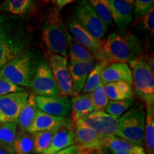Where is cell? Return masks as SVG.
<instances>
[{
  "instance_id": "cell-20",
  "label": "cell",
  "mask_w": 154,
  "mask_h": 154,
  "mask_svg": "<svg viewBox=\"0 0 154 154\" xmlns=\"http://www.w3.org/2000/svg\"><path fill=\"white\" fill-rule=\"evenodd\" d=\"M96 110L93 104L90 94H79L72 100V119L74 123L91 114Z\"/></svg>"
},
{
  "instance_id": "cell-28",
  "label": "cell",
  "mask_w": 154,
  "mask_h": 154,
  "mask_svg": "<svg viewBox=\"0 0 154 154\" xmlns=\"http://www.w3.org/2000/svg\"><path fill=\"white\" fill-rule=\"evenodd\" d=\"M110 63L107 61H99L94 65V67L88 74L87 79L84 85L83 92L84 94H89L93 91L96 86L101 83V74L102 71Z\"/></svg>"
},
{
  "instance_id": "cell-24",
  "label": "cell",
  "mask_w": 154,
  "mask_h": 154,
  "mask_svg": "<svg viewBox=\"0 0 154 154\" xmlns=\"http://www.w3.org/2000/svg\"><path fill=\"white\" fill-rule=\"evenodd\" d=\"M17 128V121L0 124V148L11 154H15L14 142Z\"/></svg>"
},
{
  "instance_id": "cell-13",
  "label": "cell",
  "mask_w": 154,
  "mask_h": 154,
  "mask_svg": "<svg viewBox=\"0 0 154 154\" xmlns=\"http://www.w3.org/2000/svg\"><path fill=\"white\" fill-rule=\"evenodd\" d=\"M36 105L40 111L47 114L66 118L72 110V101L67 96H35Z\"/></svg>"
},
{
  "instance_id": "cell-21",
  "label": "cell",
  "mask_w": 154,
  "mask_h": 154,
  "mask_svg": "<svg viewBox=\"0 0 154 154\" xmlns=\"http://www.w3.org/2000/svg\"><path fill=\"white\" fill-rule=\"evenodd\" d=\"M103 90L108 99L122 101L133 99L134 93L131 85L124 82H112L103 85Z\"/></svg>"
},
{
  "instance_id": "cell-6",
  "label": "cell",
  "mask_w": 154,
  "mask_h": 154,
  "mask_svg": "<svg viewBox=\"0 0 154 154\" xmlns=\"http://www.w3.org/2000/svg\"><path fill=\"white\" fill-rule=\"evenodd\" d=\"M135 91L146 106L153 105L154 78L146 61L140 56L129 61Z\"/></svg>"
},
{
  "instance_id": "cell-36",
  "label": "cell",
  "mask_w": 154,
  "mask_h": 154,
  "mask_svg": "<svg viewBox=\"0 0 154 154\" xmlns=\"http://www.w3.org/2000/svg\"><path fill=\"white\" fill-rule=\"evenodd\" d=\"M142 23L144 28L148 30L150 33L153 34L154 33V8L142 18Z\"/></svg>"
},
{
  "instance_id": "cell-30",
  "label": "cell",
  "mask_w": 154,
  "mask_h": 154,
  "mask_svg": "<svg viewBox=\"0 0 154 154\" xmlns=\"http://www.w3.org/2000/svg\"><path fill=\"white\" fill-rule=\"evenodd\" d=\"M67 54L69 56L70 61L76 62H83L89 60H93L96 58L89 50L72 40L69 45Z\"/></svg>"
},
{
  "instance_id": "cell-8",
  "label": "cell",
  "mask_w": 154,
  "mask_h": 154,
  "mask_svg": "<svg viewBox=\"0 0 154 154\" xmlns=\"http://www.w3.org/2000/svg\"><path fill=\"white\" fill-rule=\"evenodd\" d=\"M34 95L38 96H59L57 82L51 72L49 63L42 61L38 64L35 74L28 86Z\"/></svg>"
},
{
  "instance_id": "cell-33",
  "label": "cell",
  "mask_w": 154,
  "mask_h": 154,
  "mask_svg": "<svg viewBox=\"0 0 154 154\" xmlns=\"http://www.w3.org/2000/svg\"><path fill=\"white\" fill-rule=\"evenodd\" d=\"M90 94L93 104L97 111L105 110L109 100L106 96L103 90V84L101 82Z\"/></svg>"
},
{
  "instance_id": "cell-12",
  "label": "cell",
  "mask_w": 154,
  "mask_h": 154,
  "mask_svg": "<svg viewBox=\"0 0 154 154\" xmlns=\"http://www.w3.org/2000/svg\"><path fill=\"white\" fill-rule=\"evenodd\" d=\"M66 25L67 29L71 36H72L74 41L89 50L95 58L98 59L101 52L103 40L94 38L79 24L74 17H69Z\"/></svg>"
},
{
  "instance_id": "cell-27",
  "label": "cell",
  "mask_w": 154,
  "mask_h": 154,
  "mask_svg": "<svg viewBox=\"0 0 154 154\" xmlns=\"http://www.w3.org/2000/svg\"><path fill=\"white\" fill-rule=\"evenodd\" d=\"M34 2L31 0H7L1 5V9L14 15L26 14L33 9Z\"/></svg>"
},
{
  "instance_id": "cell-23",
  "label": "cell",
  "mask_w": 154,
  "mask_h": 154,
  "mask_svg": "<svg viewBox=\"0 0 154 154\" xmlns=\"http://www.w3.org/2000/svg\"><path fill=\"white\" fill-rule=\"evenodd\" d=\"M99 143L101 149H109L111 152H127L136 151L143 149L141 146H138L116 136H106L99 138Z\"/></svg>"
},
{
  "instance_id": "cell-41",
  "label": "cell",
  "mask_w": 154,
  "mask_h": 154,
  "mask_svg": "<svg viewBox=\"0 0 154 154\" xmlns=\"http://www.w3.org/2000/svg\"><path fill=\"white\" fill-rule=\"evenodd\" d=\"M113 154H146L144 149L136 151H127V152H113Z\"/></svg>"
},
{
  "instance_id": "cell-5",
  "label": "cell",
  "mask_w": 154,
  "mask_h": 154,
  "mask_svg": "<svg viewBox=\"0 0 154 154\" xmlns=\"http://www.w3.org/2000/svg\"><path fill=\"white\" fill-rule=\"evenodd\" d=\"M146 109L143 104L133 107L119 118L118 137L143 147Z\"/></svg>"
},
{
  "instance_id": "cell-40",
  "label": "cell",
  "mask_w": 154,
  "mask_h": 154,
  "mask_svg": "<svg viewBox=\"0 0 154 154\" xmlns=\"http://www.w3.org/2000/svg\"><path fill=\"white\" fill-rule=\"evenodd\" d=\"M146 63H147L148 66L151 70V73L154 74V58H153V53H152L150 57L148 58L147 61H146Z\"/></svg>"
},
{
  "instance_id": "cell-17",
  "label": "cell",
  "mask_w": 154,
  "mask_h": 154,
  "mask_svg": "<svg viewBox=\"0 0 154 154\" xmlns=\"http://www.w3.org/2000/svg\"><path fill=\"white\" fill-rule=\"evenodd\" d=\"M95 65V59L83 62L69 61L68 69L72 78L75 96L83 91L87 77Z\"/></svg>"
},
{
  "instance_id": "cell-4",
  "label": "cell",
  "mask_w": 154,
  "mask_h": 154,
  "mask_svg": "<svg viewBox=\"0 0 154 154\" xmlns=\"http://www.w3.org/2000/svg\"><path fill=\"white\" fill-rule=\"evenodd\" d=\"M38 64L33 54L23 51L0 69V76L21 87L28 86Z\"/></svg>"
},
{
  "instance_id": "cell-15",
  "label": "cell",
  "mask_w": 154,
  "mask_h": 154,
  "mask_svg": "<svg viewBox=\"0 0 154 154\" xmlns=\"http://www.w3.org/2000/svg\"><path fill=\"white\" fill-rule=\"evenodd\" d=\"M74 131L76 145L79 149L102 151L99 136L83 119H79L75 122Z\"/></svg>"
},
{
  "instance_id": "cell-25",
  "label": "cell",
  "mask_w": 154,
  "mask_h": 154,
  "mask_svg": "<svg viewBox=\"0 0 154 154\" xmlns=\"http://www.w3.org/2000/svg\"><path fill=\"white\" fill-rule=\"evenodd\" d=\"M146 106L145 126L143 133V143L146 154H153L154 151V109L153 105Z\"/></svg>"
},
{
  "instance_id": "cell-35",
  "label": "cell",
  "mask_w": 154,
  "mask_h": 154,
  "mask_svg": "<svg viewBox=\"0 0 154 154\" xmlns=\"http://www.w3.org/2000/svg\"><path fill=\"white\" fill-rule=\"evenodd\" d=\"M21 91H24L22 87L17 86L3 77L0 76V96Z\"/></svg>"
},
{
  "instance_id": "cell-9",
  "label": "cell",
  "mask_w": 154,
  "mask_h": 154,
  "mask_svg": "<svg viewBox=\"0 0 154 154\" xmlns=\"http://www.w3.org/2000/svg\"><path fill=\"white\" fill-rule=\"evenodd\" d=\"M49 64L57 82L59 95L67 97L75 96L67 59L59 55H51Z\"/></svg>"
},
{
  "instance_id": "cell-26",
  "label": "cell",
  "mask_w": 154,
  "mask_h": 154,
  "mask_svg": "<svg viewBox=\"0 0 154 154\" xmlns=\"http://www.w3.org/2000/svg\"><path fill=\"white\" fill-rule=\"evenodd\" d=\"M34 151V136L28 132L18 131L14 142L15 154H31Z\"/></svg>"
},
{
  "instance_id": "cell-34",
  "label": "cell",
  "mask_w": 154,
  "mask_h": 154,
  "mask_svg": "<svg viewBox=\"0 0 154 154\" xmlns=\"http://www.w3.org/2000/svg\"><path fill=\"white\" fill-rule=\"evenodd\" d=\"M153 0H136L134 1V16L136 19H142L151 9L153 8Z\"/></svg>"
},
{
  "instance_id": "cell-43",
  "label": "cell",
  "mask_w": 154,
  "mask_h": 154,
  "mask_svg": "<svg viewBox=\"0 0 154 154\" xmlns=\"http://www.w3.org/2000/svg\"><path fill=\"white\" fill-rule=\"evenodd\" d=\"M76 154H80V153H79V152H77V153H76Z\"/></svg>"
},
{
  "instance_id": "cell-16",
  "label": "cell",
  "mask_w": 154,
  "mask_h": 154,
  "mask_svg": "<svg viewBox=\"0 0 154 154\" xmlns=\"http://www.w3.org/2000/svg\"><path fill=\"white\" fill-rule=\"evenodd\" d=\"M72 124L71 119L64 117L54 116L45 113L38 109L35 119L28 130L29 134L58 129Z\"/></svg>"
},
{
  "instance_id": "cell-14",
  "label": "cell",
  "mask_w": 154,
  "mask_h": 154,
  "mask_svg": "<svg viewBox=\"0 0 154 154\" xmlns=\"http://www.w3.org/2000/svg\"><path fill=\"white\" fill-rule=\"evenodd\" d=\"M110 8L113 22L121 32H125L133 20L134 1L106 0Z\"/></svg>"
},
{
  "instance_id": "cell-38",
  "label": "cell",
  "mask_w": 154,
  "mask_h": 154,
  "mask_svg": "<svg viewBox=\"0 0 154 154\" xmlns=\"http://www.w3.org/2000/svg\"><path fill=\"white\" fill-rule=\"evenodd\" d=\"M53 2H54L56 7H57L56 9L58 11H60L65 6L72 4L74 2V1H72V0H57V1H53Z\"/></svg>"
},
{
  "instance_id": "cell-18",
  "label": "cell",
  "mask_w": 154,
  "mask_h": 154,
  "mask_svg": "<svg viewBox=\"0 0 154 154\" xmlns=\"http://www.w3.org/2000/svg\"><path fill=\"white\" fill-rule=\"evenodd\" d=\"M117 82L133 85L131 69L127 63H111L101 72V82L103 85Z\"/></svg>"
},
{
  "instance_id": "cell-1",
  "label": "cell",
  "mask_w": 154,
  "mask_h": 154,
  "mask_svg": "<svg viewBox=\"0 0 154 154\" xmlns=\"http://www.w3.org/2000/svg\"><path fill=\"white\" fill-rule=\"evenodd\" d=\"M141 51V42L134 34L114 32L103 41L98 59L110 63H127L139 57Z\"/></svg>"
},
{
  "instance_id": "cell-31",
  "label": "cell",
  "mask_w": 154,
  "mask_h": 154,
  "mask_svg": "<svg viewBox=\"0 0 154 154\" xmlns=\"http://www.w3.org/2000/svg\"><path fill=\"white\" fill-rule=\"evenodd\" d=\"M88 2L105 26L106 27L112 26L113 19L110 8L106 0H91Z\"/></svg>"
},
{
  "instance_id": "cell-3",
  "label": "cell",
  "mask_w": 154,
  "mask_h": 154,
  "mask_svg": "<svg viewBox=\"0 0 154 154\" xmlns=\"http://www.w3.org/2000/svg\"><path fill=\"white\" fill-rule=\"evenodd\" d=\"M42 38L48 51L67 59V51L72 37L61 18L59 11L51 9L44 22Z\"/></svg>"
},
{
  "instance_id": "cell-32",
  "label": "cell",
  "mask_w": 154,
  "mask_h": 154,
  "mask_svg": "<svg viewBox=\"0 0 154 154\" xmlns=\"http://www.w3.org/2000/svg\"><path fill=\"white\" fill-rule=\"evenodd\" d=\"M134 103L133 99L122 100V101H110L106 107V113L113 116L121 117Z\"/></svg>"
},
{
  "instance_id": "cell-39",
  "label": "cell",
  "mask_w": 154,
  "mask_h": 154,
  "mask_svg": "<svg viewBox=\"0 0 154 154\" xmlns=\"http://www.w3.org/2000/svg\"><path fill=\"white\" fill-rule=\"evenodd\" d=\"M78 152L80 154H104L102 151L99 150H85L79 149Z\"/></svg>"
},
{
  "instance_id": "cell-29",
  "label": "cell",
  "mask_w": 154,
  "mask_h": 154,
  "mask_svg": "<svg viewBox=\"0 0 154 154\" xmlns=\"http://www.w3.org/2000/svg\"><path fill=\"white\" fill-rule=\"evenodd\" d=\"M59 129V128H58ZM58 129L32 134L34 136V151L35 154H42L47 151L51 143L52 138Z\"/></svg>"
},
{
  "instance_id": "cell-2",
  "label": "cell",
  "mask_w": 154,
  "mask_h": 154,
  "mask_svg": "<svg viewBox=\"0 0 154 154\" xmlns=\"http://www.w3.org/2000/svg\"><path fill=\"white\" fill-rule=\"evenodd\" d=\"M27 39L20 25L8 17H0V69L24 51Z\"/></svg>"
},
{
  "instance_id": "cell-42",
  "label": "cell",
  "mask_w": 154,
  "mask_h": 154,
  "mask_svg": "<svg viewBox=\"0 0 154 154\" xmlns=\"http://www.w3.org/2000/svg\"><path fill=\"white\" fill-rule=\"evenodd\" d=\"M0 154H11V153H8V152H7L4 149L0 148Z\"/></svg>"
},
{
  "instance_id": "cell-22",
  "label": "cell",
  "mask_w": 154,
  "mask_h": 154,
  "mask_svg": "<svg viewBox=\"0 0 154 154\" xmlns=\"http://www.w3.org/2000/svg\"><path fill=\"white\" fill-rule=\"evenodd\" d=\"M38 110L36 105L35 95L31 94L29 96L26 103L21 111L17 120L19 131L27 132L29 128L32 124Z\"/></svg>"
},
{
  "instance_id": "cell-37",
  "label": "cell",
  "mask_w": 154,
  "mask_h": 154,
  "mask_svg": "<svg viewBox=\"0 0 154 154\" xmlns=\"http://www.w3.org/2000/svg\"><path fill=\"white\" fill-rule=\"evenodd\" d=\"M78 150L79 147L76 144V145L70 146V147L66 148V149H63L62 151L57 152V153L54 154H76L77 152H78Z\"/></svg>"
},
{
  "instance_id": "cell-7",
  "label": "cell",
  "mask_w": 154,
  "mask_h": 154,
  "mask_svg": "<svg viewBox=\"0 0 154 154\" xmlns=\"http://www.w3.org/2000/svg\"><path fill=\"white\" fill-rule=\"evenodd\" d=\"M75 18L94 38L101 40L107 27L96 14L88 1H81L74 8Z\"/></svg>"
},
{
  "instance_id": "cell-11",
  "label": "cell",
  "mask_w": 154,
  "mask_h": 154,
  "mask_svg": "<svg viewBox=\"0 0 154 154\" xmlns=\"http://www.w3.org/2000/svg\"><path fill=\"white\" fill-rule=\"evenodd\" d=\"M119 118L113 116L104 111H96L82 119L95 131L100 138L106 136H118Z\"/></svg>"
},
{
  "instance_id": "cell-19",
  "label": "cell",
  "mask_w": 154,
  "mask_h": 154,
  "mask_svg": "<svg viewBox=\"0 0 154 154\" xmlns=\"http://www.w3.org/2000/svg\"><path fill=\"white\" fill-rule=\"evenodd\" d=\"M76 135L72 124L59 128L54 136L49 147L42 154H54L76 145Z\"/></svg>"
},
{
  "instance_id": "cell-10",
  "label": "cell",
  "mask_w": 154,
  "mask_h": 154,
  "mask_svg": "<svg viewBox=\"0 0 154 154\" xmlns=\"http://www.w3.org/2000/svg\"><path fill=\"white\" fill-rule=\"evenodd\" d=\"M29 96L24 91L0 96V123L17 121Z\"/></svg>"
}]
</instances>
